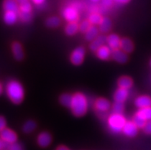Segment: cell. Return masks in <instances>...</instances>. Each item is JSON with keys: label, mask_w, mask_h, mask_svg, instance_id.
Here are the masks:
<instances>
[{"label": "cell", "mask_w": 151, "mask_h": 150, "mask_svg": "<svg viewBox=\"0 0 151 150\" xmlns=\"http://www.w3.org/2000/svg\"><path fill=\"white\" fill-rule=\"evenodd\" d=\"M12 51L17 61H22L24 58V51L22 44L18 42H15L12 44Z\"/></svg>", "instance_id": "7c38bea8"}, {"label": "cell", "mask_w": 151, "mask_h": 150, "mask_svg": "<svg viewBox=\"0 0 151 150\" xmlns=\"http://www.w3.org/2000/svg\"><path fill=\"white\" fill-rule=\"evenodd\" d=\"M6 128V120L5 117L0 116V132Z\"/></svg>", "instance_id": "d590c367"}, {"label": "cell", "mask_w": 151, "mask_h": 150, "mask_svg": "<svg viewBox=\"0 0 151 150\" xmlns=\"http://www.w3.org/2000/svg\"><path fill=\"white\" fill-rule=\"evenodd\" d=\"M79 31V25L78 22H68L65 26V34L68 36L75 35Z\"/></svg>", "instance_id": "7402d4cb"}, {"label": "cell", "mask_w": 151, "mask_h": 150, "mask_svg": "<svg viewBox=\"0 0 151 150\" xmlns=\"http://www.w3.org/2000/svg\"><path fill=\"white\" fill-rule=\"evenodd\" d=\"M62 16L68 22H77L79 19L78 10L74 6H67L62 11Z\"/></svg>", "instance_id": "277c9868"}, {"label": "cell", "mask_w": 151, "mask_h": 150, "mask_svg": "<svg viewBox=\"0 0 151 150\" xmlns=\"http://www.w3.org/2000/svg\"><path fill=\"white\" fill-rule=\"evenodd\" d=\"M61 19L57 17V16H51L48 19H47L45 22V25L48 28L55 29V28H58L61 25Z\"/></svg>", "instance_id": "d4e9b609"}, {"label": "cell", "mask_w": 151, "mask_h": 150, "mask_svg": "<svg viewBox=\"0 0 151 150\" xmlns=\"http://www.w3.org/2000/svg\"><path fill=\"white\" fill-rule=\"evenodd\" d=\"M112 110H113L114 113H120L122 114L123 112L124 111V103L116 102L112 105Z\"/></svg>", "instance_id": "f546056e"}, {"label": "cell", "mask_w": 151, "mask_h": 150, "mask_svg": "<svg viewBox=\"0 0 151 150\" xmlns=\"http://www.w3.org/2000/svg\"><path fill=\"white\" fill-rule=\"evenodd\" d=\"M134 85V81L132 78L128 76H122L117 80V86L118 88L129 90Z\"/></svg>", "instance_id": "ac0fdd59"}, {"label": "cell", "mask_w": 151, "mask_h": 150, "mask_svg": "<svg viewBox=\"0 0 151 150\" xmlns=\"http://www.w3.org/2000/svg\"><path fill=\"white\" fill-rule=\"evenodd\" d=\"M91 1L93 2H99V1H101V0H91Z\"/></svg>", "instance_id": "7bdbcfd3"}, {"label": "cell", "mask_w": 151, "mask_h": 150, "mask_svg": "<svg viewBox=\"0 0 151 150\" xmlns=\"http://www.w3.org/2000/svg\"><path fill=\"white\" fill-rule=\"evenodd\" d=\"M104 18L98 13H92L89 16V22L91 23L92 25H99L102 22Z\"/></svg>", "instance_id": "f1b7e54d"}, {"label": "cell", "mask_w": 151, "mask_h": 150, "mask_svg": "<svg viewBox=\"0 0 151 150\" xmlns=\"http://www.w3.org/2000/svg\"><path fill=\"white\" fill-rule=\"evenodd\" d=\"M52 141V135L48 132H42L38 136L37 142L39 146L42 148H46L48 147Z\"/></svg>", "instance_id": "30bf717a"}, {"label": "cell", "mask_w": 151, "mask_h": 150, "mask_svg": "<svg viewBox=\"0 0 151 150\" xmlns=\"http://www.w3.org/2000/svg\"><path fill=\"white\" fill-rule=\"evenodd\" d=\"M3 150H9V149H3Z\"/></svg>", "instance_id": "f6af8a7d"}, {"label": "cell", "mask_w": 151, "mask_h": 150, "mask_svg": "<svg viewBox=\"0 0 151 150\" xmlns=\"http://www.w3.org/2000/svg\"><path fill=\"white\" fill-rule=\"evenodd\" d=\"M19 18L24 22H29L32 19V13L19 11Z\"/></svg>", "instance_id": "d6a6232c"}, {"label": "cell", "mask_w": 151, "mask_h": 150, "mask_svg": "<svg viewBox=\"0 0 151 150\" xmlns=\"http://www.w3.org/2000/svg\"><path fill=\"white\" fill-rule=\"evenodd\" d=\"M106 39H107V37H105L104 35H98L94 40L91 42L90 49L92 51L96 52L101 46L104 45V44L106 43Z\"/></svg>", "instance_id": "e0dca14e"}, {"label": "cell", "mask_w": 151, "mask_h": 150, "mask_svg": "<svg viewBox=\"0 0 151 150\" xmlns=\"http://www.w3.org/2000/svg\"><path fill=\"white\" fill-rule=\"evenodd\" d=\"M84 56H85V48L80 46L72 51L70 56V61L74 65H81L84 61Z\"/></svg>", "instance_id": "5b68a950"}, {"label": "cell", "mask_w": 151, "mask_h": 150, "mask_svg": "<svg viewBox=\"0 0 151 150\" xmlns=\"http://www.w3.org/2000/svg\"><path fill=\"white\" fill-rule=\"evenodd\" d=\"M120 48L124 51H125L126 53L129 54L134 51V43L129 38H121Z\"/></svg>", "instance_id": "ffe728a7"}, {"label": "cell", "mask_w": 151, "mask_h": 150, "mask_svg": "<svg viewBox=\"0 0 151 150\" xmlns=\"http://www.w3.org/2000/svg\"><path fill=\"white\" fill-rule=\"evenodd\" d=\"M99 32L100 30L98 27L95 25H91V27L84 34L85 39L88 42H91L99 35Z\"/></svg>", "instance_id": "44dd1931"}, {"label": "cell", "mask_w": 151, "mask_h": 150, "mask_svg": "<svg viewBox=\"0 0 151 150\" xmlns=\"http://www.w3.org/2000/svg\"><path fill=\"white\" fill-rule=\"evenodd\" d=\"M101 3L104 6L110 7V6H112V4H113L114 0H101Z\"/></svg>", "instance_id": "8d00e7d4"}, {"label": "cell", "mask_w": 151, "mask_h": 150, "mask_svg": "<svg viewBox=\"0 0 151 150\" xmlns=\"http://www.w3.org/2000/svg\"><path fill=\"white\" fill-rule=\"evenodd\" d=\"M134 104L139 109L151 106V97L147 95H142L137 97Z\"/></svg>", "instance_id": "5bb4252c"}, {"label": "cell", "mask_w": 151, "mask_h": 150, "mask_svg": "<svg viewBox=\"0 0 151 150\" xmlns=\"http://www.w3.org/2000/svg\"><path fill=\"white\" fill-rule=\"evenodd\" d=\"M0 138L2 141H4L6 144L9 145L16 143L17 141V134L12 130L11 129L6 128L0 132Z\"/></svg>", "instance_id": "8992f818"}, {"label": "cell", "mask_w": 151, "mask_h": 150, "mask_svg": "<svg viewBox=\"0 0 151 150\" xmlns=\"http://www.w3.org/2000/svg\"><path fill=\"white\" fill-rule=\"evenodd\" d=\"M94 108L99 112L105 113L111 108V103L107 99L101 97V98L96 100L95 103H94Z\"/></svg>", "instance_id": "8fae6325"}, {"label": "cell", "mask_w": 151, "mask_h": 150, "mask_svg": "<svg viewBox=\"0 0 151 150\" xmlns=\"http://www.w3.org/2000/svg\"><path fill=\"white\" fill-rule=\"evenodd\" d=\"M37 124L33 120H28L24 123L22 127L23 132L25 133H31L36 129Z\"/></svg>", "instance_id": "484cf974"}, {"label": "cell", "mask_w": 151, "mask_h": 150, "mask_svg": "<svg viewBox=\"0 0 151 150\" xmlns=\"http://www.w3.org/2000/svg\"><path fill=\"white\" fill-rule=\"evenodd\" d=\"M144 132L147 135H151V120L147 121L144 128Z\"/></svg>", "instance_id": "e575fe53"}, {"label": "cell", "mask_w": 151, "mask_h": 150, "mask_svg": "<svg viewBox=\"0 0 151 150\" xmlns=\"http://www.w3.org/2000/svg\"><path fill=\"white\" fill-rule=\"evenodd\" d=\"M121 38L117 34H110L107 36L106 43L112 51L120 48Z\"/></svg>", "instance_id": "52a82bcc"}, {"label": "cell", "mask_w": 151, "mask_h": 150, "mask_svg": "<svg viewBox=\"0 0 151 150\" xmlns=\"http://www.w3.org/2000/svg\"><path fill=\"white\" fill-rule=\"evenodd\" d=\"M6 143L4 141H2L1 139V138H0V150H3L5 149V147H6Z\"/></svg>", "instance_id": "ab89813d"}, {"label": "cell", "mask_w": 151, "mask_h": 150, "mask_svg": "<svg viewBox=\"0 0 151 150\" xmlns=\"http://www.w3.org/2000/svg\"><path fill=\"white\" fill-rule=\"evenodd\" d=\"M130 0H114L115 2L118 4H127L130 2Z\"/></svg>", "instance_id": "f35d334b"}, {"label": "cell", "mask_w": 151, "mask_h": 150, "mask_svg": "<svg viewBox=\"0 0 151 150\" xmlns=\"http://www.w3.org/2000/svg\"><path fill=\"white\" fill-rule=\"evenodd\" d=\"M32 2H34L35 5L40 6V5H42V4L45 2V0H32Z\"/></svg>", "instance_id": "74e56055"}, {"label": "cell", "mask_w": 151, "mask_h": 150, "mask_svg": "<svg viewBox=\"0 0 151 150\" xmlns=\"http://www.w3.org/2000/svg\"><path fill=\"white\" fill-rule=\"evenodd\" d=\"M3 9L5 11H15L19 13V5L16 0H5Z\"/></svg>", "instance_id": "d6986e66"}, {"label": "cell", "mask_w": 151, "mask_h": 150, "mask_svg": "<svg viewBox=\"0 0 151 150\" xmlns=\"http://www.w3.org/2000/svg\"><path fill=\"white\" fill-rule=\"evenodd\" d=\"M57 150H70L68 147L65 146H60L57 148Z\"/></svg>", "instance_id": "60d3db41"}, {"label": "cell", "mask_w": 151, "mask_h": 150, "mask_svg": "<svg viewBox=\"0 0 151 150\" xmlns=\"http://www.w3.org/2000/svg\"><path fill=\"white\" fill-rule=\"evenodd\" d=\"M19 11L22 12H26V13H32V4L29 2V0H25V2L19 4Z\"/></svg>", "instance_id": "83f0119b"}, {"label": "cell", "mask_w": 151, "mask_h": 150, "mask_svg": "<svg viewBox=\"0 0 151 150\" xmlns=\"http://www.w3.org/2000/svg\"><path fill=\"white\" fill-rule=\"evenodd\" d=\"M91 25H92L91 23L89 22V20H88V19H87V20H84V21L81 22L80 25H79V32L81 33H84V34H85V32H86L88 29H90L91 27Z\"/></svg>", "instance_id": "1f68e13d"}, {"label": "cell", "mask_w": 151, "mask_h": 150, "mask_svg": "<svg viewBox=\"0 0 151 150\" xmlns=\"http://www.w3.org/2000/svg\"><path fill=\"white\" fill-rule=\"evenodd\" d=\"M136 115L143 118L146 121H150V120H151V106L139 109Z\"/></svg>", "instance_id": "cb8c5ba5"}, {"label": "cell", "mask_w": 151, "mask_h": 150, "mask_svg": "<svg viewBox=\"0 0 151 150\" xmlns=\"http://www.w3.org/2000/svg\"><path fill=\"white\" fill-rule=\"evenodd\" d=\"M150 67H151V60H150Z\"/></svg>", "instance_id": "ee69618b"}, {"label": "cell", "mask_w": 151, "mask_h": 150, "mask_svg": "<svg viewBox=\"0 0 151 150\" xmlns=\"http://www.w3.org/2000/svg\"><path fill=\"white\" fill-rule=\"evenodd\" d=\"M112 29V22L111 19L108 18H104L101 24L99 25V30L101 32L106 34L109 32Z\"/></svg>", "instance_id": "603a6c76"}, {"label": "cell", "mask_w": 151, "mask_h": 150, "mask_svg": "<svg viewBox=\"0 0 151 150\" xmlns=\"http://www.w3.org/2000/svg\"><path fill=\"white\" fill-rule=\"evenodd\" d=\"M2 85L0 84V94L2 93Z\"/></svg>", "instance_id": "b9f144b4"}, {"label": "cell", "mask_w": 151, "mask_h": 150, "mask_svg": "<svg viewBox=\"0 0 151 150\" xmlns=\"http://www.w3.org/2000/svg\"><path fill=\"white\" fill-rule=\"evenodd\" d=\"M127 122V121L123 114L114 113L108 117L107 120L109 128L111 131L115 133H118L122 131Z\"/></svg>", "instance_id": "3957f363"}, {"label": "cell", "mask_w": 151, "mask_h": 150, "mask_svg": "<svg viewBox=\"0 0 151 150\" xmlns=\"http://www.w3.org/2000/svg\"><path fill=\"white\" fill-rule=\"evenodd\" d=\"M111 57L119 64H124L128 61V55L121 48L112 51Z\"/></svg>", "instance_id": "9c48e42d"}, {"label": "cell", "mask_w": 151, "mask_h": 150, "mask_svg": "<svg viewBox=\"0 0 151 150\" xmlns=\"http://www.w3.org/2000/svg\"><path fill=\"white\" fill-rule=\"evenodd\" d=\"M6 93L8 97L15 104H19L22 102L25 96L24 88L17 80H11L6 86Z\"/></svg>", "instance_id": "7a4b0ae2"}, {"label": "cell", "mask_w": 151, "mask_h": 150, "mask_svg": "<svg viewBox=\"0 0 151 150\" xmlns=\"http://www.w3.org/2000/svg\"><path fill=\"white\" fill-rule=\"evenodd\" d=\"M19 19V13L15 11H5L3 15L4 22L8 25H12L15 24Z\"/></svg>", "instance_id": "2e32d148"}, {"label": "cell", "mask_w": 151, "mask_h": 150, "mask_svg": "<svg viewBox=\"0 0 151 150\" xmlns=\"http://www.w3.org/2000/svg\"><path fill=\"white\" fill-rule=\"evenodd\" d=\"M138 129L139 128L135 125L133 121H127L126 124L123 128L122 132L124 133L128 137H135L138 133Z\"/></svg>", "instance_id": "ba28073f"}, {"label": "cell", "mask_w": 151, "mask_h": 150, "mask_svg": "<svg viewBox=\"0 0 151 150\" xmlns=\"http://www.w3.org/2000/svg\"><path fill=\"white\" fill-rule=\"evenodd\" d=\"M111 55H112V50L105 44L101 46L99 49H98V51H96L97 57L103 61L108 60L111 57Z\"/></svg>", "instance_id": "4fadbf2b"}, {"label": "cell", "mask_w": 151, "mask_h": 150, "mask_svg": "<svg viewBox=\"0 0 151 150\" xmlns=\"http://www.w3.org/2000/svg\"><path fill=\"white\" fill-rule=\"evenodd\" d=\"M72 96L71 95L70 93H63L61 94V97L59 98V101L61 103V105H63L64 106H66V107H69L71 106V100H72Z\"/></svg>", "instance_id": "4316f807"}, {"label": "cell", "mask_w": 151, "mask_h": 150, "mask_svg": "<svg viewBox=\"0 0 151 150\" xmlns=\"http://www.w3.org/2000/svg\"><path fill=\"white\" fill-rule=\"evenodd\" d=\"M8 149L9 150H22V149L21 146L17 143H12V144L9 145Z\"/></svg>", "instance_id": "836d02e7"}, {"label": "cell", "mask_w": 151, "mask_h": 150, "mask_svg": "<svg viewBox=\"0 0 151 150\" xmlns=\"http://www.w3.org/2000/svg\"><path fill=\"white\" fill-rule=\"evenodd\" d=\"M128 90L118 88L116 90V91H115L114 94V100L116 102L124 103L127 100V99L128 98Z\"/></svg>", "instance_id": "9a60e30c"}, {"label": "cell", "mask_w": 151, "mask_h": 150, "mask_svg": "<svg viewBox=\"0 0 151 150\" xmlns=\"http://www.w3.org/2000/svg\"><path fill=\"white\" fill-rule=\"evenodd\" d=\"M70 109L73 115L77 117L84 116L88 109V102L86 96L82 93H75L73 94Z\"/></svg>", "instance_id": "6da1fadb"}, {"label": "cell", "mask_w": 151, "mask_h": 150, "mask_svg": "<svg viewBox=\"0 0 151 150\" xmlns=\"http://www.w3.org/2000/svg\"><path fill=\"white\" fill-rule=\"evenodd\" d=\"M133 122H134L135 125L137 126L139 129H144L145 125L147 124V121H146L145 120H144L143 118H141L140 116H137L135 114L134 119H133Z\"/></svg>", "instance_id": "4dcf8cb0"}]
</instances>
